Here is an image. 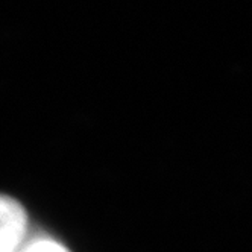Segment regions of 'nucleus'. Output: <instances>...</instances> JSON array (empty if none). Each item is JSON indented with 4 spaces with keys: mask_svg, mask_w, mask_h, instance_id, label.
Returning <instances> with one entry per match:
<instances>
[{
    "mask_svg": "<svg viewBox=\"0 0 252 252\" xmlns=\"http://www.w3.org/2000/svg\"><path fill=\"white\" fill-rule=\"evenodd\" d=\"M28 229V214L14 197L0 194V252H17Z\"/></svg>",
    "mask_w": 252,
    "mask_h": 252,
    "instance_id": "f257e3e1",
    "label": "nucleus"
},
{
    "mask_svg": "<svg viewBox=\"0 0 252 252\" xmlns=\"http://www.w3.org/2000/svg\"><path fill=\"white\" fill-rule=\"evenodd\" d=\"M17 252H70V251L57 240L41 239V240L29 243L28 246H25L23 249Z\"/></svg>",
    "mask_w": 252,
    "mask_h": 252,
    "instance_id": "f03ea898",
    "label": "nucleus"
}]
</instances>
